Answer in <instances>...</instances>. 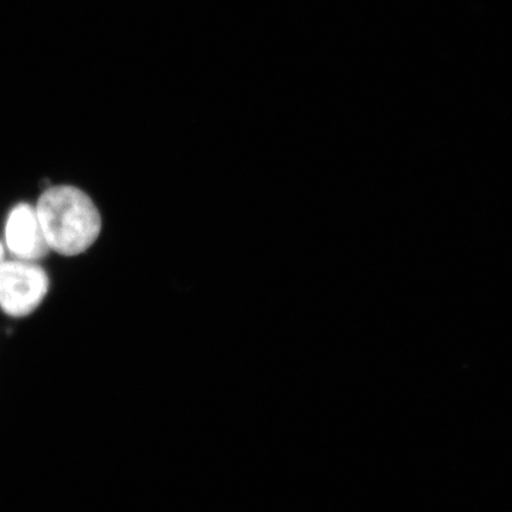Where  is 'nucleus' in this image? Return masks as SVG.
Wrapping results in <instances>:
<instances>
[{"label": "nucleus", "instance_id": "obj_1", "mask_svg": "<svg viewBox=\"0 0 512 512\" xmlns=\"http://www.w3.org/2000/svg\"><path fill=\"white\" fill-rule=\"evenodd\" d=\"M44 236L53 251L66 256L86 252L99 238L101 216L82 190L59 185L47 188L36 207Z\"/></svg>", "mask_w": 512, "mask_h": 512}, {"label": "nucleus", "instance_id": "obj_2", "mask_svg": "<svg viewBox=\"0 0 512 512\" xmlns=\"http://www.w3.org/2000/svg\"><path fill=\"white\" fill-rule=\"evenodd\" d=\"M49 291V278L32 261L0 262V309L6 315L21 318L31 315Z\"/></svg>", "mask_w": 512, "mask_h": 512}, {"label": "nucleus", "instance_id": "obj_3", "mask_svg": "<svg viewBox=\"0 0 512 512\" xmlns=\"http://www.w3.org/2000/svg\"><path fill=\"white\" fill-rule=\"evenodd\" d=\"M5 241L19 260L35 262L50 251L36 208L27 203L11 210L5 224Z\"/></svg>", "mask_w": 512, "mask_h": 512}, {"label": "nucleus", "instance_id": "obj_4", "mask_svg": "<svg viewBox=\"0 0 512 512\" xmlns=\"http://www.w3.org/2000/svg\"><path fill=\"white\" fill-rule=\"evenodd\" d=\"M4 260V247L2 243H0V262Z\"/></svg>", "mask_w": 512, "mask_h": 512}]
</instances>
